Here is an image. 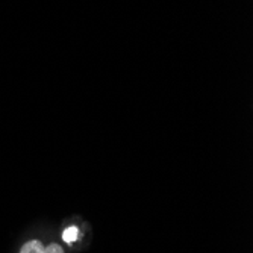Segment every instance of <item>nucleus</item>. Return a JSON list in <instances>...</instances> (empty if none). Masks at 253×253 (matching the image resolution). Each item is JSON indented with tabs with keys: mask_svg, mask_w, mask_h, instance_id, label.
<instances>
[{
	"mask_svg": "<svg viewBox=\"0 0 253 253\" xmlns=\"http://www.w3.org/2000/svg\"><path fill=\"white\" fill-rule=\"evenodd\" d=\"M78 237H79V229L75 227V226L67 227L65 231L62 232V240H64L65 243H68V244L73 243V241H76Z\"/></svg>",
	"mask_w": 253,
	"mask_h": 253,
	"instance_id": "nucleus-2",
	"label": "nucleus"
},
{
	"mask_svg": "<svg viewBox=\"0 0 253 253\" xmlns=\"http://www.w3.org/2000/svg\"><path fill=\"white\" fill-rule=\"evenodd\" d=\"M42 253H64V252H62V249L58 244H50L49 247H45L42 250Z\"/></svg>",
	"mask_w": 253,
	"mask_h": 253,
	"instance_id": "nucleus-3",
	"label": "nucleus"
},
{
	"mask_svg": "<svg viewBox=\"0 0 253 253\" xmlns=\"http://www.w3.org/2000/svg\"><path fill=\"white\" fill-rule=\"evenodd\" d=\"M42 250H44L42 244L40 241L34 240V241H29V243H26L25 246H23L20 253H42Z\"/></svg>",
	"mask_w": 253,
	"mask_h": 253,
	"instance_id": "nucleus-1",
	"label": "nucleus"
}]
</instances>
